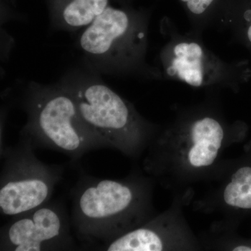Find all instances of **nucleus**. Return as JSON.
Instances as JSON below:
<instances>
[{
    "label": "nucleus",
    "mask_w": 251,
    "mask_h": 251,
    "mask_svg": "<svg viewBox=\"0 0 251 251\" xmlns=\"http://www.w3.org/2000/svg\"><path fill=\"white\" fill-rule=\"evenodd\" d=\"M73 195L72 225L81 242L101 248L123 235L122 227L134 204L130 186L121 181L82 176Z\"/></svg>",
    "instance_id": "obj_1"
},
{
    "label": "nucleus",
    "mask_w": 251,
    "mask_h": 251,
    "mask_svg": "<svg viewBox=\"0 0 251 251\" xmlns=\"http://www.w3.org/2000/svg\"><path fill=\"white\" fill-rule=\"evenodd\" d=\"M29 120L21 138L34 148L56 150L77 160L98 147L81 121L69 90H46L33 96Z\"/></svg>",
    "instance_id": "obj_2"
},
{
    "label": "nucleus",
    "mask_w": 251,
    "mask_h": 251,
    "mask_svg": "<svg viewBox=\"0 0 251 251\" xmlns=\"http://www.w3.org/2000/svg\"><path fill=\"white\" fill-rule=\"evenodd\" d=\"M25 138L5 149L0 179V212L16 216L49 202L62 178L63 170L39 161Z\"/></svg>",
    "instance_id": "obj_3"
},
{
    "label": "nucleus",
    "mask_w": 251,
    "mask_h": 251,
    "mask_svg": "<svg viewBox=\"0 0 251 251\" xmlns=\"http://www.w3.org/2000/svg\"><path fill=\"white\" fill-rule=\"evenodd\" d=\"M69 91L81 121L98 148L127 151L139 139L136 115L128 103L111 89L92 83Z\"/></svg>",
    "instance_id": "obj_4"
},
{
    "label": "nucleus",
    "mask_w": 251,
    "mask_h": 251,
    "mask_svg": "<svg viewBox=\"0 0 251 251\" xmlns=\"http://www.w3.org/2000/svg\"><path fill=\"white\" fill-rule=\"evenodd\" d=\"M80 45L86 53L96 58L130 65L145 53L146 23L140 13L110 5L87 26Z\"/></svg>",
    "instance_id": "obj_5"
},
{
    "label": "nucleus",
    "mask_w": 251,
    "mask_h": 251,
    "mask_svg": "<svg viewBox=\"0 0 251 251\" xmlns=\"http://www.w3.org/2000/svg\"><path fill=\"white\" fill-rule=\"evenodd\" d=\"M166 27L168 39L160 54L161 72L171 80L193 87L231 85L237 80L238 64L223 60L199 41Z\"/></svg>",
    "instance_id": "obj_6"
},
{
    "label": "nucleus",
    "mask_w": 251,
    "mask_h": 251,
    "mask_svg": "<svg viewBox=\"0 0 251 251\" xmlns=\"http://www.w3.org/2000/svg\"><path fill=\"white\" fill-rule=\"evenodd\" d=\"M75 249L70 221L59 203L49 202L14 216L1 227L0 251H69Z\"/></svg>",
    "instance_id": "obj_7"
},
{
    "label": "nucleus",
    "mask_w": 251,
    "mask_h": 251,
    "mask_svg": "<svg viewBox=\"0 0 251 251\" xmlns=\"http://www.w3.org/2000/svg\"><path fill=\"white\" fill-rule=\"evenodd\" d=\"M55 17L72 29L89 26L109 6L110 0H52Z\"/></svg>",
    "instance_id": "obj_8"
},
{
    "label": "nucleus",
    "mask_w": 251,
    "mask_h": 251,
    "mask_svg": "<svg viewBox=\"0 0 251 251\" xmlns=\"http://www.w3.org/2000/svg\"><path fill=\"white\" fill-rule=\"evenodd\" d=\"M102 249L107 251H161L163 244L156 231L141 227L124 234Z\"/></svg>",
    "instance_id": "obj_9"
},
{
    "label": "nucleus",
    "mask_w": 251,
    "mask_h": 251,
    "mask_svg": "<svg viewBox=\"0 0 251 251\" xmlns=\"http://www.w3.org/2000/svg\"><path fill=\"white\" fill-rule=\"evenodd\" d=\"M194 143H202L219 150L224 140V130L215 119L204 117L195 122L191 128Z\"/></svg>",
    "instance_id": "obj_10"
},
{
    "label": "nucleus",
    "mask_w": 251,
    "mask_h": 251,
    "mask_svg": "<svg viewBox=\"0 0 251 251\" xmlns=\"http://www.w3.org/2000/svg\"><path fill=\"white\" fill-rule=\"evenodd\" d=\"M219 150L202 143H195L188 152V159L193 166H211L217 157Z\"/></svg>",
    "instance_id": "obj_11"
},
{
    "label": "nucleus",
    "mask_w": 251,
    "mask_h": 251,
    "mask_svg": "<svg viewBox=\"0 0 251 251\" xmlns=\"http://www.w3.org/2000/svg\"><path fill=\"white\" fill-rule=\"evenodd\" d=\"M190 14L201 16L210 10L216 0H179Z\"/></svg>",
    "instance_id": "obj_12"
},
{
    "label": "nucleus",
    "mask_w": 251,
    "mask_h": 251,
    "mask_svg": "<svg viewBox=\"0 0 251 251\" xmlns=\"http://www.w3.org/2000/svg\"><path fill=\"white\" fill-rule=\"evenodd\" d=\"M232 182L238 184H251V168H240L232 176Z\"/></svg>",
    "instance_id": "obj_13"
},
{
    "label": "nucleus",
    "mask_w": 251,
    "mask_h": 251,
    "mask_svg": "<svg viewBox=\"0 0 251 251\" xmlns=\"http://www.w3.org/2000/svg\"><path fill=\"white\" fill-rule=\"evenodd\" d=\"M238 184L236 183L231 181L227 186L224 191L225 202L227 203L228 205L234 206L235 203L236 199L238 197Z\"/></svg>",
    "instance_id": "obj_14"
},
{
    "label": "nucleus",
    "mask_w": 251,
    "mask_h": 251,
    "mask_svg": "<svg viewBox=\"0 0 251 251\" xmlns=\"http://www.w3.org/2000/svg\"><path fill=\"white\" fill-rule=\"evenodd\" d=\"M234 251H251V248L247 247H239L235 248Z\"/></svg>",
    "instance_id": "obj_15"
},
{
    "label": "nucleus",
    "mask_w": 251,
    "mask_h": 251,
    "mask_svg": "<svg viewBox=\"0 0 251 251\" xmlns=\"http://www.w3.org/2000/svg\"><path fill=\"white\" fill-rule=\"evenodd\" d=\"M247 37L249 41L251 43V24L250 25V26H249V28H248Z\"/></svg>",
    "instance_id": "obj_16"
}]
</instances>
